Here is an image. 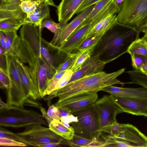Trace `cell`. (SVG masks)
<instances>
[{
  "instance_id": "6da1fadb",
  "label": "cell",
  "mask_w": 147,
  "mask_h": 147,
  "mask_svg": "<svg viewBox=\"0 0 147 147\" xmlns=\"http://www.w3.org/2000/svg\"><path fill=\"white\" fill-rule=\"evenodd\" d=\"M141 32L118 23L101 37L94 47L91 56L108 63L127 53L128 47Z\"/></svg>"
},
{
  "instance_id": "7a4b0ae2",
  "label": "cell",
  "mask_w": 147,
  "mask_h": 147,
  "mask_svg": "<svg viewBox=\"0 0 147 147\" xmlns=\"http://www.w3.org/2000/svg\"><path fill=\"white\" fill-rule=\"evenodd\" d=\"M21 51L28 63L30 76L38 97L43 98L48 82L56 73V69L42 56L41 45H28L22 40Z\"/></svg>"
},
{
  "instance_id": "3957f363",
  "label": "cell",
  "mask_w": 147,
  "mask_h": 147,
  "mask_svg": "<svg viewBox=\"0 0 147 147\" xmlns=\"http://www.w3.org/2000/svg\"><path fill=\"white\" fill-rule=\"evenodd\" d=\"M125 70L124 68L111 73L102 71L84 76L68 83L57 92L53 98L57 97L60 100L84 92L96 93L106 86L116 84L123 86L125 83L117 78Z\"/></svg>"
},
{
  "instance_id": "277c9868",
  "label": "cell",
  "mask_w": 147,
  "mask_h": 147,
  "mask_svg": "<svg viewBox=\"0 0 147 147\" xmlns=\"http://www.w3.org/2000/svg\"><path fill=\"white\" fill-rule=\"evenodd\" d=\"M42 115L32 110L16 106L0 108V126L14 128L26 127L33 124L48 125Z\"/></svg>"
},
{
  "instance_id": "5b68a950",
  "label": "cell",
  "mask_w": 147,
  "mask_h": 147,
  "mask_svg": "<svg viewBox=\"0 0 147 147\" xmlns=\"http://www.w3.org/2000/svg\"><path fill=\"white\" fill-rule=\"evenodd\" d=\"M72 115L78 121L71 123L75 134L93 140L98 139L102 132L100 131L98 114L95 103Z\"/></svg>"
},
{
  "instance_id": "8992f818",
  "label": "cell",
  "mask_w": 147,
  "mask_h": 147,
  "mask_svg": "<svg viewBox=\"0 0 147 147\" xmlns=\"http://www.w3.org/2000/svg\"><path fill=\"white\" fill-rule=\"evenodd\" d=\"M41 124H35L26 127L23 131L16 133L17 141L27 145L39 147L41 144L50 143L67 144V140Z\"/></svg>"
},
{
  "instance_id": "52a82bcc",
  "label": "cell",
  "mask_w": 147,
  "mask_h": 147,
  "mask_svg": "<svg viewBox=\"0 0 147 147\" xmlns=\"http://www.w3.org/2000/svg\"><path fill=\"white\" fill-rule=\"evenodd\" d=\"M7 63L6 71L10 80V88L7 90V106H16L23 108L28 97L22 83L15 58L5 54Z\"/></svg>"
},
{
  "instance_id": "ba28073f",
  "label": "cell",
  "mask_w": 147,
  "mask_h": 147,
  "mask_svg": "<svg viewBox=\"0 0 147 147\" xmlns=\"http://www.w3.org/2000/svg\"><path fill=\"white\" fill-rule=\"evenodd\" d=\"M118 13L117 23L139 31L147 17V0H125Z\"/></svg>"
},
{
  "instance_id": "9c48e42d",
  "label": "cell",
  "mask_w": 147,
  "mask_h": 147,
  "mask_svg": "<svg viewBox=\"0 0 147 147\" xmlns=\"http://www.w3.org/2000/svg\"><path fill=\"white\" fill-rule=\"evenodd\" d=\"M95 104L99 119L100 131L116 121L117 115L123 112L111 95L104 96L96 101Z\"/></svg>"
},
{
  "instance_id": "30bf717a",
  "label": "cell",
  "mask_w": 147,
  "mask_h": 147,
  "mask_svg": "<svg viewBox=\"0 0 147 147\" xmlns=\"http://www.w3.org/2000/svg\"><path fill=\"white\" fill-rule=\"evenodd\" d=\"M121 132L115 139L114 147H147V136L135 126L123 124Z\"/></svg>"
},
{
  "instance_id": "8fae6325",
  "label": "cell",
  "mask_w": 147,
  "mask_h": 147,
  "mask_svg": "<svg viewBox=\"0 0 147 147\" xmlns=\"http://www.w3.org/2000/svg\"><path fill=\"white\" fill-rule=\"evenodd\" d=\"M98 98L96 93L84 92L58 100L53 105L59 109L66 111L72 114L95 103Z\"/></svg>"
},
{
  "instance_id": "7c38bea8",
  "label": "cell",
  "mask_w": 147,
  "mask_h": 147,
  "mask_svg": "<svg viewBox=\"0 0 147 147\" xmlns=\"http://www.w3.org/2000/svg\"><path fill=\"white\" fill-rule=\"evenodd\" d=\"M95 25L91 22L79 26L72 32L58 50L67 54L75 51L78 47L87 38Z\"/></svg>"
},
{
  "instance_id": "4fadbf2b",
  "label": "cell",
  "mask_w": 147,
  "mask_h": 147,
  "mask_svg": "<svg viewBox=\"0 0 147 147\" xmlns=\"http://www.w3.org/2000/svg\"><path fill=\"white\" fill-rule=\"evenodd\" d=\"M94 6L92 5L79 13L69 23L62 24V26L56 39L50 42L57 48H59L73 32L85 20Z\"/></svg>"
},
{
  "instance_id": "5bb4252c",
  "label": "cell",
  "mask_w": 147,
  "mask_h": 147,
  "mask_svg": "<svg viewBox=\"0 0 147 147\" xmlns=\"http://www.w3.org/2000/svg\"><path fill=\"white\" fill-rule=\"evenodd\" d=\"M112 96L123 112L138 116H144L147 114V98H127Z\"/></svg>"
},
{
  "instance_id": "9a60e30c",
  "label": "cell",
  "mask_w": 147,
  "mask_h": 147,
  "mask_svg": "<svg viewBox=\"0 0 147 147\" xmlns=\"http://www.w3.org/2000/svg\"><path fill=\"white\" fill-rule=\"evenodd\" d=\"M107 63L96 57L91 56L86 59L78 70L74 73L68 83L84 76L102 71Z\"/></svg>"
},
{
  "instance_id": "2e32d148",
  "label": "cell",
  "mask_w": 147,
  "mask_h": 147,
  "mask_svg": "<svg viewBox=\"0 0 147 147\" xmlns=\"http://www.w3.org/2000/svg\"><path fill=\"white\" fill-rule=\"evenodd\" d=\"M101 91L109 93L113 96L121 97L147 98V88L143 87L122 88L111 85L103 88Z\"/></svg>"
},
{
  "instance_id": "e0dca14e",
  "label": "cell",
  "mask_w": 147,
  "mask_h": 147,
  "mask_svg": "<svg viewBox=\"0 0 147 147\" xmlns=\"http://www.w3.org/2000/svg\"><path fill=\"white\" fill-rule=\"evenodd\" d=\"M84 0H61L57 7L59 22L67 24Z\"/></svg>"
},
{
  "instance_id": "ac0fdd59",
  "label": "cell",
  "mask_w": 147,
  "mask_h": 147,
  "mask_svg": "<svg viewBox=\"0 0 147 147\" xmlns=\"http://www.w3.org/2000/svg\"><path fill=\"white\" fill-rule=\"evenodd\" d=\"M5 32L7 35V41L5 51V54L11 55L23 63H27L21 51L22 40L20 37L17 35V31Z\"/></svg>"
},
{
  "instance_id": "d6986e66",
  "label": "cell",
  "mask_w": 147,
  "mask_h": 147,
  "mask_svg": "<svg viewBox=\"0 0 147 147\" xmlns=\"http://www.w3.org/2000/svg\"><path fill=\"white\" fill-rule=\"evenodd\" d=\"M15 59L21 80L28 97L36 100L38 98L30 76L29 67L18 59Z\"/></svg>"
},
{
  "instance_id": "ffe728a7",
  "label": "cell",
  "mask_w": 147,
  "mask_h": 147,
  "mask_svg": "<svg viewBox=\"0 0 147 147\" xmlns=\"http://www.w3.org/2000/svg\"><path fill=\"white\" fill-rule=\"evenodd\" d=\"M50 18L49 5L42 3L38 5L33 13L27 15L24 24L28 23L38 26L44 19Z\"/></svg>"
},
{
  "instance_id": "44dd1931",
  "label": "cell",
  "mask_w": 147,
  "mask_h": 147,
  "mask_svg": "<svg viewBox=\"0 0 147 147\" xmlns=\"http://www.w3.org/2000/svg\"><path fill=\"white\" fill-rule=\"evenodd\" d=\"M117 24L116 14L110 15L95 25L88 34L86 38L93 36H102Z\"/></svg>"
},
{
  "instance_id": "7402d4cb",
  "label": "cell",
  "mask_w": 147,
  "mask_h": 147,
  "mask_svg": "<svg viewBox=\"0 0 147 147\" xmlns=\"http://www.w3.org/2000/svg\"><path fill=\"white\" fill-rule=\"evenodd\" d=\"M48 126L49 128L53 132L67 140H71L75 134L72 126L67 127L60 120L53 119Z\"/></svg>"
},
{
  "instance_id": "603a6c76",
  "label": "cell",
  "mask_w": 147,
  "mask_h": 147,
  "mask_svg": "<svg viewBox=\"0 0 147 147\" xmlns=\"http://www.w3.org/2000/svg\"><path fill=\"white\" fill-rule=\"evenodd\" d=\"M127 53L130 55L136 54L147 57V42L144 36L133 41L128 47Z\"/></svg>"
},
{
  "instance_id": "cb8c5ba5",
  "label": "cell",
  "mask_w": 147,
  "mask_h": 147,
  "mask_svg": "<svg viewBox=\"0 0 147 147\" xmlns=\"http://www.w3.org/2000/svg\"><path fill=\"white\" fill-rule=\"evenodd\" d=\"M74 73L70 69H67L59 80L53 91L45 98V100L47 101L48 106H50L51 101L57 92L69 82Z\"/></svg>"
},
{
  "instance_id": "d4e9b609",
  "label": "cell",
  "mask_w": 147,
  "mask_h": 147,
  "mask_svg": "<svg viewBox=\"0 0 147 147\" xmlns=\"http://www.w3.org/2000/svg\"><path fill=\"white\" fill-rule=\"evenodd\" d=\"M24 20L17 18L8 19L0 21V31L5 32L17 31L24 24Z\"/></svg>"
},
{
  "instance_id": "484cf974",
  "label": "cell",
  "mask_w": 147,
  "mask_h": 147,
  "mask_svg": "<svg viewBox=\"0 0 147 147\" xmlns=\"http://www.w3.org/2000/svg\"><path fill=\"white\" fill-rule=\"evenodd\" d=\"M63 24L60 22L56 23L50 18L44 19L38 26L40 33L41 34L44 28H47L51 32L54 34L53 39L50 42H53L58 35Z\"/></svg>"
},
{
  "instance_id": "4316f807",
  "label": "cell",
  "mask_w": 147,
  "mask_h": 147,
  "mask_svg": "<svg viewBox=\"0 0 147 147\" xmlns=\"http://www.w3.org/2000/svg\"><path fill=\"white\" fill-rule=\"evenodd\" d=\"M125 72L129 75L131 80L128 83L138 84L147 88V76L140 70L134 69Z\"/></svg>"
},
{
  "instance_id": "83f0119b",
  "label": "cell",
  "mask_w": 147,
  "mask_h": 147,
  "mask_svg": "<svg viewBox=\"0 0 147 147\" xmlns=\"http://www.w3.org/2000/svg\"><path fill=\"white\" fill-rule=\"evenodd\" d=\"M27 15L20 8L15 9H0V21L11 18H17L24 21Z\"/></svg>"
},
{
  "instance_id": "f1b7e54d",
  "label": "cell",
  "mask_w": 147,
  "mask_h": 147,
  "mask_svg": "<svg viewBox=\"0 0 147 147\" xmlns=\"http://www.w3.org/2000/svg\"><path fill=\"white\" fill-rule=\"evenodd\" d=\"M94 46L90 47L80 52L70 69L74 73L78 70L86 59L91 56Z\"/></svg>"
},
{
  "instance_id": "f546056e",
  "label": "cell",
  "mask_w": 147,
  "mask_h": 147,
  "mask_svg": "<svg viewBox=\"0 0 147 147\" xmlns=\"http://www.w3.org/2000/svg\"><path fill=\"white\" fill-rule=\"evenodd\" d=\"M113 0H101L96 3L85 20L80 25H82L92 19L96 15Z\"/></svg>"
},
{
  "instance_id": "4dcf8cb0",
  "label": "cell",
  "mask_w": 147,
  "mask_h": 147,
  "mask_svg": "<svg viewBox=\"0 0 147 147\" xmlns=\"http://www.w3.org/2000/svg\"><path fill=\"white\" fill-rule=\"evenodd\" d=\"M80 52H77L69 54L64 61L56 68V72L66 71L70 69Z\"/></svg>"
},
{
  "instance_id": "1f68e13d",
  "label": "cell",
  "mask_w": 147,
  "mask_h": 147,
  "mask_svg": "<svg viewBox=\"0 0 147 147\" xmlns=\"http://www.w3.org/2000/svg\"><path fill=\"white\" fill-rule=\"evenodd\" d=\"M42 3L40 1L24 0L21 1L20 6L22 11L28 15L33 13L38 5Z\"/></svg>"
},
{
  "instance_id": "d6a6232c",
  "label": "cell",
  "mask_w": 147,
  "mask_h": 147,
  "mask_svg": "<svg viewBox=\"0 0 147 147\" xmlns=\"http://www.w3.org/2000/svg\"><path fill=\"white\" fill-rule=\"evenodd\" d=\"M92 140L74 134L71 140H67V145L71 147H88Z\"/></svg>"
},
{
  "instance_id": "836d02e7",
  "label": "cell",
  "mask_w": 147,
  "mask_h": 147,
  "mask_svg": "<svg viewBox=\"0 0 147 147\" xmlns=\"http://www.w3.org/2000/svg\"><path fill=\"white\" fill-rule=\"evenodd\" d=\"M102 36H93L88 37L81 44L74 52H81L90 47L95 46Z\"/></svg>"
},
{
  "instance_id": "e575fe53",
  "label": "cell",
  "mask_w": 147,
  "mask_h": 147,
  "mask_svg": "<svg viewBox=\"0 0 147 147\" xmlns=\"http://www.w3.org/2000/svg\"><path fill=\"white\" fill-rule=\"evenodd\" d=\"M66 71L56 72L48 82L47 88L44 94V97L45 96L49 95L53 91L58 80L65 72Z\"/></svg>"
},
{
  "instance_id": "d590c367",
  "label": "cell",
  "mask_w": 147,
  "mask_h": 147,
  "mask_svg": "<svg viewBox=\"0 0 147 147\" xmlns=\"http://www.w3.org/2000/svg\"><path fill=\"white\" fill-rule=\"evenodd\" d=\"M123 127V124L119 123L116 121L104 128L100 131L109 133L113 137H115L118 136L121 132Z\"/></svg>"
},
{
  "instance_id": "8d00e7d4",
  "label": "cell",
  "mask_w": 147,
  "mask_h": 147,
  "mask_svg": "<svg viewBox=\"0 0 147 147\" xmlns=\"http://www.w3.org/2000/svg\"><path fill=\"white\" fill-rule=\"evenodd\" d=\"M131 65L134 69L139 70L140 66L147 62V57L144 55L136 54H130Z\"/></svg>"
},
{
  "instance_id": "74e56055",
  "label": "cell",
  "mask_w": 147,
  "mask_h": 147,
  "mask_svg": "<svg viewBox=\"0 0 147 147\" xmlns=\"http://www.w3.org/2000/svg\"><path fill=\"white\" fill-rule=\"evenodd\" d=\"M1 146H27L24 143L4 137H0Z\"/></svg>"
},
{
  "instance_id": "f35d334b",
  "label": "cell",
  "mask_w": 147,
  "mask_h": 147,
  "mask_svg": "<svg viewBox=\"0 0 147 147\" xmlns=\"http://www.w3.org/2000/svg\"><path fill=\"white\" fill-rule=\"evenodd\" d=\"M0 87L8 90L10 88L9 79L6 71L0 68Z\"/></svg>"
},
{
  "instance_id": "ab89813d",
  "label": "cell",
  "mask_w": 147,
  "mask_h": 147,
  "mask_svg": "<svg viewBox=\"0 0 147 147\" xmlns=\"http://www.w3.org/2000/svg\"><path fill=\"white\" fill-rule=\"evenodd\" d=\"M47 113L48 116L53 119L60 120V110L53 105L49 106Z\"/></svg>"
},
{
  "instance_id": "60d3db41",
  "label": "cell",
  "mask_w": 147,
  "mask_h": 147,
  "mask_svg": "<svg viewBox=\"0 0 147 147\" xmlns=\"http://www.w3.org/2000/svg\"><path fill=\"white\" fill-rule=\"evenodd\" d=\"M100 0H84L76 11L75 14L80 13L83 10L92 5H94Z\"/></svg>"
},
{
  "instance_id": "b9f144b4",
  "label": "cell",
  "mask_w": 147,
  "mask_h": 147,
  "mask_svg": "<svg viewBox=\"0 0 147 147\" xmlns=\"http://www.w3.org/2000/svg\"><path fill=\"white\" fill-rule=\"evenodd\" d=\"M24 105L30 106L40 109L41 104L30 97H27L25 100Z\"/></svg>"
},
{
  "instance_id": "7bdbcfd3",
  "label": "cell",
  "mask_w": 147,
  "mask_h": 147,
  "mask_svg": "<svg viewBox=\"0 0 147 147\" xmlns=\"http://www.w3.org/2000/svg\"><path fill=\"white\" fill-rule=\"evenodd\" d=\"M7 41V35L5 32L0 31V43L1 47L5 51Z\"/></svg>"
},
{
  "instance_id": "ee69618b",
  "label": "cell",
  "mask_w": 147,
  "mask_h": 147,
  "mask_svg": "<svg viewBox=\"0 0 147 147\" xmlns=\"http://www.w3.org/2000/svg\"><path fill=\"white\" fill-rule=\"evenodd\" d=\"M60 120L62 122H65L69 123L73 122H77L78 121L77 117L75 116L72 114L69 115L65 118L61 117Z\"/></svg>"
},
{
  "instance_id": "f6af8a7d",
  "label": "cell",
  "mask_w": 147,
  "mask_h": 147,
  "mask_svg": "<svg viewBox=\"0 0 147 147\" xmlns=\"http://www.w3.org/2000/svg\"><path fill=\"white\" fill-rule=\"evenodd\" d=\"M40 109L41 111L43 118L46 119L49 125L53 119L48 116L47 112H46L45 108L41 106Z\"/></svg>"
},
{
  "instance_id": "bcb514c9",
  "label": "cell",
  "mask_w": 147,
  "mask_h": 147,
  "mask_svg": "<svg viewBox=\"0 0 147 147\" xmlns=\"http://www.w3.org/2000/svg\"><path fill=\"white\" fill-rule=\"evenodd\" d=\"M7 63L5 55H0V68L6 71Z\"/></svg>"
},
{
  "instance_id": "7dc6e473",
  "label": "cell",
  "mask_w": 147,
  "mask_h": 147,
  "mask_svg": "<svg viewBox=\"0 0 147 147\" xmlns=\"http://www.w3.org/2000/svg\"><path fill=\"white\" fill-rule=\"evenodd\" d=\"M139 31L144 33L147 32V17L143 22Z\"/></svg>"
},
{
  "instance_id": "c3c4849f",
  "label": "cell",
  "mask_w": 147,
  "mask_h": 147,
  "mask_svg": "<svg viewBox=\"0 0 147 147\" xmlns=\"http://www.w3.org/2000/svg\"><path fill=\"white\" fill-rule=\"evenodd\" d=\"M125 0H114L118 13L121 8Z\"/></svg>"
},
{
  "instance_id": "681fc988",
  "label": "cell",
  "mask_w": 147,
  "mask_h": 147,
  "mask_svg": "<svg viewBox=\"0 0 147 147\" xmlns=\"http://www.w3.org/2000/svg\"><path fill=\"white\" fill-rule=\"evenodd\" d=\"M61 144L59 143H50L42 144L40 145L39 147H52L60 146Z\"/></svg>"
},
{
  "instance_id": "f907efd6",
  "label": "cell",
  "mask_w": 147,
  "mask_h": 147,
  "mask_svg": "<svg viewBox=\"0 0 147 147\" xmlns=\"http://www.w3.org/2000/svg\"><path fill=\"white\" fill-rule=\"evenodd\" d=\"M139 70L147 76V62L142 65L140 67Z\"/></svg>"
},
{
  "instance_id": "816d5d0a",
  "label": "cell",
  "mask_w": 147,
  "mask_h": 147,
  "mask_svg": "<svg viewBox=\"0 0 147 147\" xmlns=\"http://www.w3.org/2000/svg\"><path fill=\"white\" fill-rule=\"evenodd\" d=\"M42 2L46 3L48 5H50L54 7H57V6L54 3L53 0H38Z\"/></svg>"
},
{
  "instance_id": "f5cc1de1",
  "label": "cell",
  "mask_w": 147,
  "mask_h": 147,
  "mask_svg": "<svg viewBox=\"0 0 147 147\" xmlns=\"http://www.w3.org/2000/svg\"><path fill=\"white\" fill-rule=\"evenodd\" d=\"M61 117H62L65 118L67 117L69 115H71L68 112L66 111L59 109Z\"/></svg>"
},
{
  "instance_id": "db71d44e",
  "label": "cell",
  "mask_w": 147,
  "mask_h": 147,
  "mask_svg": "<svg viewBox=\"0 0 147 147\" xmlns=\"http://www.w3.org/2000/svg\"><path fill=\"white\" fill-rule=\"evenodd\" d=\"M14 0H0V5H7L11 3Z\"/></svg>"
},
{
  "instance_id": "11a10c76",
  "label": "cell",
  "mask_w": 147,
  "mask_h": 147,
  "mask_svg": "<svg viewBox=\"0 0 147 147\" xmlns=\"http://www.w3.org/2000/svg\"><path fill=\"white\" fill-rule=\"evenodd\" d=\"M0 108H3L5 107H7V103H5L3 102L1 100H0Z\"/></svg>"
},
{
  "instance_id": "9f6ffc18",
  "label": "cell",
  "mask_w": 147,
  "mask_h": 147,
  "mask_svg": "<svg viewBox=\"0 0 147 147\" xmlns=\"http://www.w3.org/2000/svg\"><path fill=\"white\" fill-rule=\"evenodd\" d=\"M5 55V50L0 46V55Z\"/></svg>"
},
{
  "instance_id": "6f0895ef",
  "label": "cell",
  "mask_w": 147,
  "mask_h": 147,
  "mask_svg": "<svg viewBox=\"0 0 147 147\" xmlns=\"http://www.w3.org/2000/svg\"><path fill=\"white\" fill-rule=\"evenodd\" d=\"M144 36L147 42V32L144 33Z\"/></svg>"
},
{
  "instance_id": "680465c9",
  "label": "cell",
  "mask_w": 147,
  "mask_h": 147,
  "mask_svg": "<svg viewBox=\"0 0 147 147\" xmlns=\"http://www.w3.org/2000/svg\"><path fill=\"white\" fill-rule=\"evenodd\" d=\"M144 116H145L147 117V114L145 115H144Z\"/></svg>"
},
{
  "instance_id": "91938a15",
  "label": "cell",
  "mask_w": 147,
  "mask_h": 147,
  "mask_svg": "<svg viewBox=\"0 0 147 147\" xmlns=\"http://www.w3.org/2000/svg\"></svg>"
},
{
  "instance_id": "94428289",
  "label": "cell",
  "mask_w": 147,
  "mask_h": 147,
  "mask_svg": "<svg viewBox=\"0 0 147 147\" xmlns=\"http://www.w3.org/2000/svg\"><path fill=\"white\" fill-rule=\"evenodd\" d=\"M147 42V41H146Z\"/></svg>"
},
{
  "instance_id": "6125c7cd",
  "label": "cell",
  "mask_w": 147,
  "mask_h": 147,
  "mask_svg": "<svg viewBox=\"0 0 147 147\" xmlns=\"http://www.w3.org/2000/svg\"></svg>"
}]
</instances>
